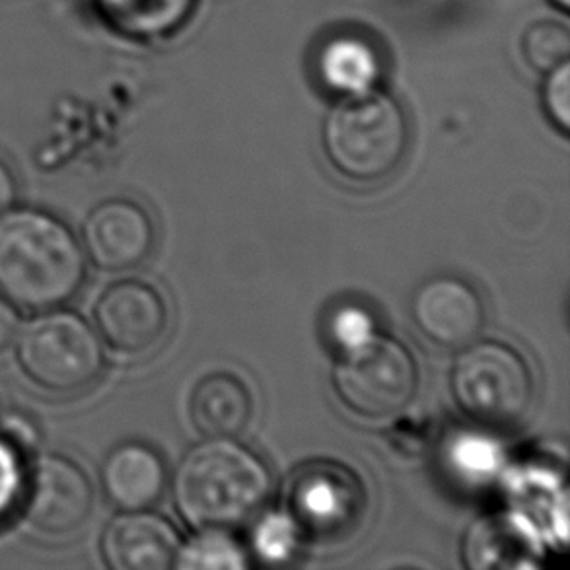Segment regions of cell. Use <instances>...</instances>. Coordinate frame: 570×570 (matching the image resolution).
I'll use <instances>...</instances> for the list:
<instances>
[{
    "instance_id": "cell-1",
    "label": "cell",
    "mask_w": 570,
    "mask_h": 570,
    "mask_svg": "<svg viewBox=\"0 0 570 570\" xmlns=\"http://www.w3.org/2000/svg\"><path fill=\"white\" fill-rule=\"evenodd\" d=\"M86 281V255L77 234L41 208L0 215V294L20 308H61Z\"/></svg>"
},
{
    "instance_id": "cell-2",
    "label": "cell",
    "mask_w": 570,
    "mask_h": 570,
    "mask_svg": "<svg viewBox=\"0 0 570 570\" xmlns=\"http://www.w3.org/2000/svg\"><path fill=\"white\" fill-rule=\"evenodd\" d=\"M174 504L195 530H228L254 518L271 494V471L234 439H208L181 460Z\"/></svg>"
},
{
    "instance_id": "cell-3",
    "label": "cell",
    "mask_w": 570,
    "mask_h": 570,
    "mask_svg": "<svg viewBox=\"0 0 570 570\" xmlns=\"http://www.w3.org/2000/svg\"><path fill=\"white\" fill-rule=\"evenodd\" d=\"M407 119L392 96H347L327 114L322 145L333 170L353 184L371 186L390 178L407 153Z\"/></svg>"
},
{
    "instance_id": "cell-4",
    "label": "cell",
    "mask_w": 570,
    "mask_h": 570,
    "mask_svg": "<svg viewBox=\"0 0 570 570\" xmlns=\"http://www.w3.org/2000/svg\"><path fill=\"white\" fill-rule=\"evenodd\" d=\"M14 345L23 376L53 395L85 392L104 372L100 335L70 309L41 312L20 327Z\"/></svg>"
},
{
    "instance_id": "cell-5",
    "label": "cell",
    "mask_w": 570,
    "mask_h": 570,
    "mask_svg": "<svg viewBox=\"0 0 570 570\" xmlns=\"http://www.w3.org/2000/svg\"><path fill=\"white\" fill-rule=\"evenodd\" d=\"M450 390L463 415L494 431H509L522 423L535 400L530 364L501 341H473L463 347L450 376Z\"/></svg>"
},
{
    "instance_id": "cell-6",
    "label": "cell",
    "mask_w": 570,
    "mask_h": 570,
    "mask_svg": "<svg viewBox=\"0 0 570 570\" xmlns=\"http://www.w3.org/2000/svg\"><path fill=\"white\" fill-rule=\"evenodd\" d=\"M332 382L351 413L382 421L400 415L415 400L419 368L403 343L374 333L361 345L341 351Z\"/></svg>"
},
{
    "instance_id": "cell-7",
    "label": "cell",
    "mask_w": 570,
    "mask_h": 570,
    "mask_svg": "<svg viewBox=\"0 0 570 570\" xmlns=\"http://www.w3.org/2000/svg\"><path fill=\"white\" fill-rule=\"evenodd\" d=\"M366 510V491L355 471L340 462L304 463L286 485V514L301 538L337 541L355 532Z\"/></svg>"
},
{
    "instance_id": "cell-8",
    "label": "cell",
    "mask_w": 570,
    "mask_h": 570,
    "mask_svg": "<svg viewBox=\"0 0 570 570\" xmlns=\"http://www.w3.org/2000/svg\"><path fill=\"white\" fill-rule=\"evenodd\" d=\"M92 481L72 458L41 454L26 468L18 509L31 532L67 540L88 525L94 514Z\"/></svg>"
},
{
    "instance_id": "cell-9",
    "label": "cell",
    "mask_w": 570,
    "mask_h": 570,
    "mask_svg": "<svg viewBox=\"0 0 570 570\" xmlns=\"http://www.w3.org/2000/svg\"><path fill=\"white\" fill-rule=\"evenodd\" d=\"M100 340L116 355L142 358L163 347L170 333V306L163 293L139 278L108 286L94 306Z\"/></svg>"
},
{
    "instance_id": "cell-10",
    "label": "cell",
    "mask_w": 570,
    "mask_h": 570,
    "mask_svg": "<svg viewBox=\"0 0 570 570\" xmlns=\"http://www.w3.org/2000/svg\"><path fill=\"white\" fill-rule=\"evenodd\" d=\"M156 224L147 208L127 197L101 200L82 224V249L94 267L111 275L139 269L156 247Z\"/></svg>"
},
{
    "instance_id": "cell-11",
    "label": "cell",
    "mask_w": 570,
    "mask_h": 570,
    "mask_svg": "<svg viewBox=\"0 0 570 570\" xmlns=\"http://www.w3.org/2000/svg\"><path fill=\"white\" fill-rule=\"evenodd\" d=\"M419 332L442 348H463L478 341L485 325V304L462 278L442 275L426 281L411 304Z\"/></svg>"
},
{
    "instance_id": "cell-12",
    "label": "cell",
    "mask_w": 570,
    "mask_h": 570,
    "mask_svg": "<svg viewBox=\"0 0 570 570\" xmlns=\"http://www.w3.org/2000/svg\"><path fill=\"white\" fill-rule=\"evenodd\" d=\"M181 540L176 528L150 510L114 518L101 535V557L114 570L176 569Z\"/></svg>"
},
{
    "instance_id": "cell-13",
    "label": "cell",
    "mask_w": 570,
    "mask_h": 570,
    "mask_svg": "<svg viewBox=\"0 0 570 570\" xmlns=\"http://www.w3.org/2000/svg\"><path fill=\"white\" fill-rule=\"evenodd\" d=\"M101 491L117 510H148L163 499L168 470L163 455L145 442L117 444L101 463Z\"/></svg>"
},
{
    "instance_id": "cell-14",
    "label": "cell",
    "mask_w": 570,
    "mask_h": 570,
    "mask_svg": "<svg viewBox=\"0 0 570 570\" xmlns=\"http://www.w3.org/2000/svg\"><path fill=\"white\" fill-rule=\"evenodd\" d=\"M254 395L230 372H215L193 390L189 415L205 439H238L254 416Z\"/></svg>"
},
{
    "instance_id": "cell-15",
    "label": "cell",
    "mask_w": 570,
    "mask_h": 570,
    "mask_svg": "<svg viewBox=\"0 0 570 570\" xmlns=\"http://www.w3.org/2000/svg\"><path fill=\"white\" fill-rule=\"evenodd\" d=\"M320 78L343 98L376 90L379 85V51L371 41L356 36H340L325 43L320 55Z\"/></svg>"
},
{
    "instance_id": "cell-16",
    "label": "cell",
    "mask_w": 570,
    "mask_h": 570,
    "mask_svg": "<svg viewBox=\"0 0 570 570\" xmlns=\"http://www.w3.org/2000/svg\"><path fill=\"white\" fill-rule=\"evenodd\" d=\"M117 31L135 39L170 36L191 14L195 0H96Z\"/></svg>"
},
{
    "instance_id": "cell-17",
    "label": "cell",
    "mask_w": 570,
    "mask_h": 570,
    "mask_svg": "<svg viewBox=\"0 0 570 570\" xmlns=\"http://www.w3.org/2000/svg\"><path fill=\"white\" fill-rule=\"evenodd\" d=\"M522 55L525 62L541 75L570 61V31L564 23L541 20L524 31Z\"/></svg>"
},
{
    "instance_id": "cell-18",
    "label": "cell",
    "mask_w": 570,
    "mask_h": 570,
    "mask_svg": "<svg viewBox=\"0 0 570 570\" xmlns=\"http://www.w3.org/2000/svg\"><path fill=\"white\" fill-rule=\"evenodd\" d=\"M246 556L223 530H203L199 538L179 548L176 569H244Z\"/></svg>"
},
{
    "instance_id": "cell-19",
    "label": "cell",
    "mask_w": 570,
    "mask_h": 570,
    "mask_svg": "<svg viewBox=\"0 0 570 570\" xmlns=\"http://www.w3.org/2000/svg\"><path fill=\"white\" fill-rule=\"evenodd\" d=\"M298 541L301 532L288 514H269L255 530L254 548L265 561L281 563L294 556Z\"/></svg>"
},
{
    "instance_id": "cell-20",
    "label": "cell",
    "mask_w": 570,
    "mask_h": 570,
    "mask_svg": "<svg viewBox=\"0 0 570 570\" xmlns=\"http://www.w3.org/2000/svg\"><path fill=\"white\" fill-rule=\"evenodd\" d=\"M26 479L23 454L0 439V522H4L20 504Z\"/></svg>"
},
{
    "instance_id": "cell-21",
    "label": "cell",
    "mask_w": 570,
    "mask_h": 570,
    "mask_svg": "<svg viewBox=\"0 0 570 570\" xmlns=\"http://www.w3.org/2000/svg\"><path fill=\"white\" fill-rule=\"evenodd\" d=\"M543 85V106L549 119L557 129L569 135L570 131V61L549 70Z\"/></svg>"
},
{
    "instance_id": "cell-22",
    "label": "cell",
    "mask_w": 570,
    "mask_h": 570,
    "mask_svg": "<svg viewBox=\"0 0 570 570\" xmlns=\"http://www.w3.org/2000/svg\"><path fill=\"white\" fill-rule=\"evenodd\" d=\"M330 333L341 351L356 347L374 335V317L361 306H345L333 314Z\"/></svg>"
},
{
    "instance_id": "cell-23",
    "label": "cell",
    "mask_w": 570,
    "mask_h": 570,
    "mask_svg": "<svg viewBox=\"0 0 570 570\" xmlns=\"http://www.w3.org/2000/svg\"><path fill=\"white\" fill-rule=\"evenodd\" d=\"M0 439L7 440L20 454H26L38 448L41 434L33 416L12 409L7 413H0Z\"/></svg>"
},
{
    "instance_id": "cell-24",
    "label": "cell",
    "mask_w": 570,
    "mask_h": 570,
    "mask_svg": "<svg viewBox=\"0 0 570 570\" xmlns=\"http://www.w3.org/2000/svg\"><path fill=\"white\" fill-rule=\"evenodd\" d=\"M455 465L471 475H489L497 468L494 448L481 439H463L455 444Z\"/></svg>"
},
{
    "instance_id": "cell-25",
    "label": "cell",
    "mask_w": 570,
    "mask_h": 570,
    "mask_svg": "<svg viewBox=\"0 0 570 570\" xmlns=\"http://www.w3.org/2000/svg\"><path fill=\"white\" fill-rule=\"evenodd\" d=\"M20 327L22 324H20L18 309L7 296L0 294V353H4L14 345Z\"/></svg>"
},
{
    "instance_id": "cell-26",
    "label": "cell",
    "mask_w": 570,
    "mask_h": 570,
    "mask_svg": "<svg viewBox=\"0 0 570 570\" xmlns=\"http://www.w3.org/2000/svg\"><path fill=\"white\" fill-rule=\"evenodd\" d=\"M18 199V181L14 171L0 158V215L14 207Z\"/></svg>"
},
{
    "instance_id": "cell-27",
    "label": "cell",
    "mask_w": 570,
    "mask_h": 570,
    "mask_svg": "<svg viewBox=\"0 0 570 570\" xmlns=\"http://www.w3.org/2000/svg\"><path fill=\"white\" fill-rule=\"evenodd\" d=\"M551 2H553L557 8L564 10V12H567V10L570 8V0H551Z\"/></svg>"
},
{
    "instance_id": "cell-28",
    "label": "cell",
    "mask_w": 570,
    "mask_h": 570,
    "mask_svg": "<svg viewBox=\"0 0 570 570\" xmlns=\"http://www.w3.org/2000/svg\"><path fill=\"white\" fill-rule=\"evenodd\" d=\"M0 413H2V403H0Z\"/></svg>"
}]
</instances>
